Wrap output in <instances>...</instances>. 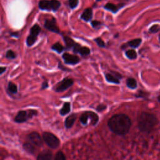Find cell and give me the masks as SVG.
<instances>
[{
    "mask_svg": "<svg viewBox=\"0 0 160 160\" xmlns=\"http://www.w3.org/2000/svg\"><path fill=\"white\" fill-rule=\"evenodd\" d=\"M108 125L113 133L118 135H124L128 132L131 128V121L124 114H117L109 119Z\"/></svg>",
    "mask_w": 160,
    "mask_h": 160,
    "instance_id": "cell-1",
    "label": "cell"
},
{
    "mask_svg": "<svg viewBox=\"0 0 160 160\" xmlns=\"http://www.w3.org/2000/svg\"><path fill=\"white\" fill-rule=\"evenodd\" d=\"M157 118L152 114L142 112L138 118V126L139 129L143 132H151L158 124Z\"/></svg>",
    "mask_w": 160,
    "mask_h": 160,
    "instance_id": "cell-2",
    "label": "cell"
},
{
    "mask_svg": "<svg viewBox=\"0 0 160 160\" xmlns=\"http://www.w3.org/2000/svg\"><path fill=\"white\" fill-rule=\"evenodd\" d=\"M38 111L34 109H29L28 111H19L14 118V121L17 123H22L31 119L33 116H36Z\"/></svg>",
    "mask_w": 160,
    "mask_h": 160,
    "instance_id": "cell-3",
    "label": "cell"
},
{
    "mask_svg": "<svg viewBox=\"0 0 160 160\" xmlns=\"http://www.w3.org/2000/svg\"><path fill=\"white\" fill-rule=\"evenodd\" d=\"M42 139L50 148L56 149L59 146V139L56 135L51 132H44L42 133Z\"/></svg>",
    "mask_w": 160,
    "mask_h": 160,
    "instance_id": "cell-4",
    "label": "cell"
},
{
    "mask_svg": "<svg viewBox=\"0 0 160 160\" xmlns=\"http://www.w3.org/2000/svg\"><path fill=\"white\" fill-rule=\"evenodd\" d=\"M74 83V80L71 78H65L62 81L58 82L54 87V89L56 92H62L69 88H70Z\"/></svg>",
    "mask_w": 160,
    "mask_h": 160,
    "instance_id": "cell-5",
    "label": "cell"
},
{
    "mask_svg": "<svg viewBox=\"0 0 160 160\" xmlns=\"http://www.w3.org/2000/svg\"><path fill=\"white\" fill-rule=\"evenodd\" d=\"M56 19L54 18H52L51 19H46L44 21V26L48 30L55 32V33H59V29L56 25Z\"/></svg>",
    "mask_w": 160,
    "mask_h": 160,
    "instance_id": "cell-6",
    "label": "cell"
},
{
    "mask_svg": "<svg viewBox=\"0 0 160 160\" xmlns=\"http://www.w3.org/2000/svg\"><path fill=\"white\" fill-rule=\"evenodd\" d=\"M28 139L35 146L40 147L42 144V139L37 132H32L28 136Z\"/></svg>",
    "mask_w": 160,
    "mask_h": 160,
    "instance_id": "cell-7",
    "label": "cell"
},
{
    "mask_svg": "<svg viewBox=\"0 0 160 160\" xmlns=\"http://www.w3.org/2000/svg\"><path fill=\"white\" fill-rule=\"evenodd\" d=\"M62 58L65 63L68 64H76L79 62V58L76 55L70 54L67 52H65L62 54Z\"/></svg>",
    "mask_w": 160,
    "mask_h": 160,
    "instance_id": "cell-8",
    "label": "cell"
},
{
    "mask_svg": "<svg viewBox=\"0 0 160 160\" xmlns=\"http://www.w3.org/2000/svg\"><path fill=\"white\" fill-rule=\"evenodd\" d=\"M52 152L49 150H45L38 154L36 160H52Z\"/></svg>",
    "mask_w": 160,
    "mask_h": 160,
    "instance_id": "cell-9",
    "label": "cell"
},
{
    "mask_svg": "<svg viewBox=\"0 0 160 160\" xmlns=\"http://www.w3.org/2000/svg\"><path fill=\"white\" fill-rule=\"evenodd\" d=\"M76 116H77L76 114H72L68 116L66 118L65 122H64V126H65L66 128L69 129L73 126V124L76 119Z\"/></svg>",
    "mask_w": 160,
    "mask_h": 160,
    "instance_id": "cell-10",
    "label": "cell"
},
{
    "mask_svg": "<svg viewBox=\"0 0 160 160\" xmlns=\"http://www.w3.org/2000/svg\"><path fill=\"white\" fill-rule=\"evenodd\" d=\"M92 17V9L90 8L86 9L80 16L81 19H82V20L86 22L89 21L91 19Z\"/></svg>",
    "mask_w": 160,
    "mask_h": 160,
    "instance_id": "cell-11",
    "label": "cell"
},
{
    "mask_svg": "<svg viewBox=\"0 0 160 160\" xmlns=\"http://www.w3.org/2000/svg\"><path fill=\"white\" fill-rule=\"evenodd\" d=\"M39 8L41 10L50 11L52 10L51 1L49 0H41L38 4Z\"/></svg>",
    "mask_w": 160,
    "mask_h": 160,
    "instance_id": "cell-12",
    "label": "cell"
},
{
    "mask_svg": "<svg viewBox=\"0 0 160 160\" xmlns=\"http://www.w3.org/2000/svg\"><path fill=\"white\" fill-rule=\"evenodd\" d=\"M122 6H123V4L116 6L115 4H112V3L108 2V3H107V4L104 6V9H106V10L110 11L111 12H113V13H116V12L119 9V8H121Z\"/></svg>",
    "mask_w": 160,
    "mask_h": 160,
    "instance_id": "cell-13",
    "label": "cell"
},
{
    "mask_svg": "<svg viewBox=\"0 0 160 160\" xmlns=\"http://www.w3.org/2000/svg\"><path fill=\"white\" fill-rule=\"evenodd\" d=\"M22 147H23V149L29 154H34L36 150L34 145H33L30 142H24L22 145Z\"/></svg>",
    "mask_w": 160,
    "mask_h": 160,
    "instance_id": "cell-14",
    "label": "cell"
},
{
    "mask_svg": "<svg viewBox=\"0 0 160 160\" xmlns=\"http://www.w3.org/2000/svg\"><path fill=\"white\" fill-rule=\"evenodd\" d=\"M71 110V104L68 102H66L64 103L62 108L59 111V113L61 116H64L68 114Z\"/></svg>",
    "mask_w": 160,
    "mask_h": 160,
    "instance_id": "cell-15",
    "label": "cell"
},
{
    "mask_svg": "<svg viewBox=\"0 0 160 160\" xmlns=\"http://www.w3.org/2000/svg\"><path fill=\"white\" fill-rule=\"evenodd\" d=\"M105 78H106V81L109 82L115 83V84H119V79L112 74H110V73L106 74H105Z\"/></svg>",
    "mask_w": 160,
    "mask_h": 160,
    "instance_id": "cell-16",
    "label": "cell"
},
{
    "mask_svg": "<svg viewBox=\"0 0 160 160\" xmlns=\"http://www.w3.org/2000/svg\"><path fill=\"white\" fill-rule=\"evenodd\" d=\"M88 114H89V117L91 120V124L92 126L96 125L99 121V116H98V114L96 113H95L92 111H88Z\"/></svg>",
    "mask_w": 160,
    "mask_h": 160,
    "instance_id": "cell-17",
    "label": "cell"
},
{
    "mask_svg": "<svg viewBox=\"0 0 160 160\" xmlns=\"http://www.w3.org/2000/svg\"><path fill=\"white\" fill-rule=\"evenodd\" d=\"M63 39L66 44V46L68 49L73 48L76 44V42L74 41V40L68 36H64Z\"/></svg>",
    "mask_w": 160,
    "mask_h": 160,
    "instance_id": "cell-18",
    "label": "cell"
},
{
    "mask_svg": "<svg viewBox=\"0 0 160 160\" xmlns=\"http://www.w3.org/2000/svg\"><path fill=\"white\" fill-rule=\"evenodd\" d=\"M40 31H41V28H40L38 24H36L34 26H32V28H31L30 34L32 36H34L37 37L38 36V34H39Z\"/></svg>",
    "mask_w": 160,
    "mask_h": 160,
    "instance_id": "cell-19",
    "label": "cell"
},
{
    "mask_svg": "<svg viewBox=\"0 0 160 160\" xmlns=\"http://www.w3.org/2000/svg\"><path fill=\"white\" fill-rule=\"evenodd\" d=\"M126 85L129 88L134 89L137 87V82L134 79L129 78L126 81Z\"/></svg>",
    "mask_w": 160,
    "mask_h": 160,
    "instance_id": "cell-20",
    "label": "cell"
},
{
    "mask_svg": "<svg viewBox=\"0 0 160 160\" xmlns=\"http://www.w3.org/2000/svg\"><path fill=\"white\" fill-rule=\"evenodd\" d=\"M141 42V39L140 38H137V39H134L132 40H131L130 41L128 42V45L129 46H131V48H138Z\"/></svg>",
    "mask_w": 160,
    "mask_h": 160,
    "instance_id": "cell-21",
    "label": "cell"
},
{
    "mask_svg": "<svg viewBox=\"0 0 160 160\" xmlns=\"http://www.w3.org/2000/svg\"><path fill=\"white\" fill-rule=\"evenodd\" d=\"M89 118V117L88 111H86L84 113H82V115L81 116V117H80V122H81L82 124L86 125L88 124Z\"/></svg>",
    "mask_w": 160,
    "mask_h": 160,
    "instance_id": "cell-22",
    "label": "cell"
},
{
    "mask_svg": "<svg viewBox=\"0 0 160 160\" xmlns=\"http://www.w3.org/2000/svg\"><path fill=\"white\" fill-rule=\"evenodd\" d=\"M36 40H37V37L36 36H32L31 34L28 36L26 38V44H27L28 46L30 47V46H32L35 43Z\"/></svg>",
    "mask_w": 160,
    "mask_h": 160,
    "instance_id": "cell-23",
    "label": "cell"
},
{
    "mask_svg": "<svg viewBox=\"0 0 160 160\" xmlns=\"http://www.w3.org/2000/svg\"><path fill=\"white\" fill-rule=\"evenodd\" d=\"M51 49L55 51H56L58 53H61L64 50V47L62 46L61 44H60L59 42H56L55 44H54L52 46H51Z\"/></svg>",
    "mask_w": 160,
    "mask_h": 160,
    "instance_id": "cell-24",
    "label": "cell"
},
{
    "mask_svg": "<svg viewBox=\"0 0 160 160\" xmlns=\"http://www.w3.org/2000/svg\"><path fill=\"white\" fill-rule=\"evenodd\" d=\"M8 90L11 94H16L18 92V87L15 84L9 82L8 86Z\"/></svg>",
    "mask_w": 160,
    "mask_h": 160,
    "instance_id": "cell-25",
    "label": "cell"
},
{
    "mask_svg": "<svg viewBox=\"0 0 160 160\" xmlns=\"http://www.w3.org/2000/svg\"><path fill=\"white\" fill-rule=\"evenodd\" d=\"M126 56L130 59H134L137 57L136 52L134 49H129L126 51Z\"/></svg>",
    "mask_w": 160,
    "mask_h": 160,
    "instance_id": "cell-26",
    "label": "cell"
},
{
    "mask_svg": "<svg viewBox=\"0 0 160 160\" xmlns=\"http://www.w3.org/2000/svg\"><path fill=\"white\" fill-rule=\"evenodd\" d=\"M51 9L52 11H57L61 6V2L58 0H51Z\"/></svg>",
    "mask_w": 160,
    "mask_h": 160,
    "instance_id": "cell-27",
    "label": "cell"
},
{
    "mask_svg": "<svg viewBox=\"0 0 160 160\" xmlns=\"http://www.w3.org/2000/svg\"><path fill=\"white\" fill-rule=\"evenodd\" d=\"M90 49L88 48V47H86V46H83V47H81L79 51V53L81 55V56H88L90 54Z\"/></svg>",
    "mask_w": 160,
    "mask_h": 160,
    "instance_id": "cell-28",
    "label": "cell"
},
{
    "mask_svg": "<svg viewBox=\"0 0 160 160\" xmlns=\"http://www.w3.org/2000/svg\"><path fill=\"white\" fill-rule=\"evenodd\" d=\"M66 156L61 151H59L56 152L54 159V160H66Z\"/></svg>",
    "mask_w": 160,
    "mask_h": 160,
    "instance_id": "cell-29",
    "label": "cell"
},
{
    "mask_svg": "<svg viewBox=\"0 0 160 160\" xmlns=\"http://www.w3.org/2000/svg\"><path fill=\"white\" fill-rule=\"evenodd\" d=\"M16 55L14 53V52L12 50H8L6 53V57L8 59H14L16 58Z\"/></svg>",
    "mask_w": 160,
    "mask_h": 160,
    "instance_id": "cell-30",
    "label": "cell"
},
{
    "mask_svg": "<svg viewBox=\"0 0 160 160\" xmlns=\"http://www.w3.org/2000/svg\"><path fill=\"white\" fill-rule=\"evenodd\" d=\"M94 41L96 42V44H98V46L99 47H100V48H104V47L105 46V43L104 42V41H102V39L101 38L98 37V38H96Z\"/></svg>",
    "mask_w": 160,
    "mask_h": 160,
    "instance_id": "cell-31",
    "label": "cell"
},
{
    "mask_svg": "<svg viewBox=\"0 0 160 160\" xmlns=\"http://www.w3.org/2000/svg\"><path fill=\"white\" fill-rule=\"evenodd\" d=\"M79 3V0H69V6L71 9L75 8Z\"/></svg>",
    "mask_w": 160,
    "mask_h": 160,
    "instance_id": "cell-32",
    "label": "cell"
},
{
    "mask_svg": "<svg viewBox=\"0 0 160 160\" xmlns=\"http://www.w3.org/2000/svg\"><path fill=\"white\" fill-rule=\"evenodd\" d=\"M160 29V27L159 25H157V24H154L153 26H152L150 29H149V31L151 32H152V33H156Z\"/></svg>",
    "mask_w": 160,
    "mask_h": 160,
    "instance_id": "cell-33",
    "label": "cell"
},
{
    "mask_svg": "<svg viewBox=\"0 0 160 160\" xmlns=\"http://www.w3.org/2000/svg\"><path fill=\"white\" fill-rule=\"evenodd\" d=\"M91 24L92 25V26L94 28H98L99 26H100L101 25V22L100 21H92L91 22Z\"/></svg>",
    "mask_w": 160,
    "mask_h": 160,
    "instance_id": "cell-34",
    "label": "cell"
},
{
    "mask_svg": "<svg viewBox=\"0 0 160 160\" xmlns=\"http://www.w3.org/2000/svg\"><path fill=\"white\" fill-rule=\"evenodd\" d=\"M81 45L79 44L78 43H76L75 45L74 46V47L72 48V51L74 53H79V51L81 49Z\"/></svg>",
    "mask_w": 160,
    "mask_h": 160,
    "instance_id": "cell-35",
    "label": "cell"
},
{
    "mask_svg": "<svg viewBox=\"0 0 160 160\" xmlns=\"http://www.w3.org/2000/svg\"><path fill=\"white\" fill-rule=\"evenodd\" d=\"M147 96H148V94L146 93L145 92L142 91H139L138 92V94L135 95V96L137 97V98H145Z\"/></svg>",
    "mask_w": 160,
    "mask_h": 160,
    "instance_id": "cell-36",
    "label": "cell"
},
{
    "mask_svg": "<svg viewBox=\"0 0 160 160\" xmlns=\"http://www.w3.org/2000/svg\"><path fill=\"white\" fill-rule=\"evenodd\" d=\"M106 108V106L104 104H99L96 107V110L98 112H101L104 110H105Z\"/></svg>",
    "mask_w": 160,
    "mask_h": 160,
    "instance_id": "cell-37",
    "label": "cell"
},
{
    "mask_svg": "<svg viewBox=\"0 0 160 160\" xmlns=\"http://www.w3.org/2000/svg\"><path fill=\"white\" fill-rule=\"evenodd\" d=\"M48 87V84L46 81H44L41 84V89H44Z\"/></svg>",
    "mask_w": 160,
    "mask_h": 160,
    "instance_id": "cell-38",
    "label": "cell"
},
{
    "mask_svg": "<svg viewBox=\"0 0 160 160\" xmlns=\"http://www.w3.org/2000/svg\"><path fill=\"white\" fill-rule=\"evenodd\" d=\"M112 74L113 75H114L117 78H118L119 79H121L122 78V76L119 74V73H118V72H114V71H112Z\"/></svg>",
    "mask_w": 160,
    "mask_h": 160,
    "instance_id": "cell-39",
    "label": "cell"
},
{
    "mask_svg": "<svg viewBox=\"0 0 160 160\" xmlns=\"http://www.w3.org/2000/svg\"><path fill=\"white\" fill-rule=\"evenodd\" d=\"M11 36H13V37H15V38H18L19 37V34L18 32H12L11 33Z\"/></svg>",
    "mask_w": 160,
    "mask_h": 160,
    "instance_id": "cell-40",
    "label": "cell"
},
{
    "mask_svg": "<svg viewBox=\"0 0 160 160\" xmlns=\"http://www.w3.org/2000/svg\"><path fill=\"white\" fill-rule=\"evenodd\" d=\"M6 69V67H2V66L0 67V74H2L4 72V71H5Z\"/></svg>",
    "mask_w": 160,
    "mask_h": 160,
    "instance_id": "cell-41",
    "label": "cell"
},
{
    "mask_svg": "<svg viewBox=\"0 0 160 160\" xmlns=\"http://www.w3.org/2000/svg\"><path fill=\"white\" fill-rule=\"evenodd\" d=\"M158 101L160 102V96H159L158 97Z\"/></svg>",
    "mask_w": 160,
    "mask_h": 160,
    "instance_id": "cell-42",
    "label": "cell"
},
{
    "mask_svg": "<svg viewBox=\"0 0 160 160\" xmlns=\"http://www.w3.org/2000/svg\"><path fill=\"white\" fill-rule=\"evenodd\" d=\"M159 42H160V34H159Z\"/></svg>",
    "mask_w": 160,
    "mask_h": 160,
    "instance_id": "cell-43",
    "label": "cell"
},
{
    "mask_svg": "<svg viewBox=\"0 0 160 160\" xmlns=\"http://www.w3.org/2000/svg\"><path fill=\"white\" fill-rule=\"evenodd\" d=\"M97 1H101V0H96Z\"/></svg>",
    "mask_w": 160,
    "mask_h": 160,
    "instance_id": "cell-44",
    "label": "cell"
}]
</instances>
